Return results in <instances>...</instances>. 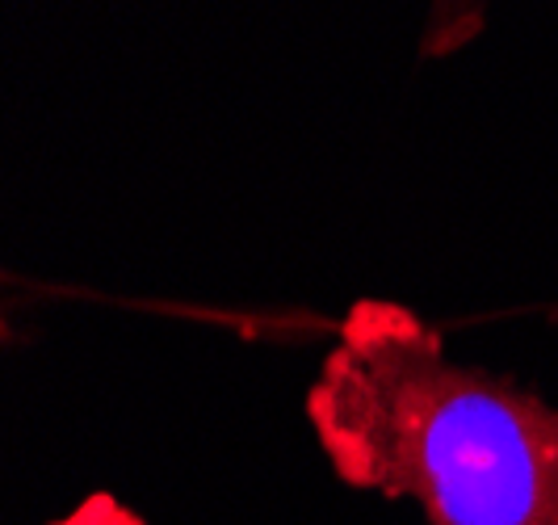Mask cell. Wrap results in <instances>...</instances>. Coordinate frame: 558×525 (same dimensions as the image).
Returning a JSON list of instances; mask_svg holds the SVG:
<instances>
[{
  "label": "cell",
  "instance_id": "cell-1",
  "mask_svg": "<svg viewBox=\"0 0 558 525\" xmlns=\"http://www.w3.org/2000/svg\"><path fill=\"white\" fill-rule=\"evenodd\" d=\"M303 408L344 488L424 525H558V404L453 358L412 307H349Z\"/></svg>",
  "mask_w": 558,
  "mask_h": 525
},
{
  "label": "cell",
  "instance_id": "cell-2",
  "mask_svg": "<svg viewBox=\"0 0 558 525\" xmlns=\"http://www.w3.org/2000/svg\"><path fill=\"white\" fill-rule=\"evenodd\" d=\"M492 0H428L424 29H420V56L449 59L466 51L487 26Z\"/></svg>",
  "mask_w": 558,
  "mask_h": 525
},
{
  "label": "cell",
  "instance_id": "cell-3",
  "mask_svg": "<svg viewBox=\"0 0 558 525\" xmlns=\"http://www.w3.org/2000/svg\"><path fill=\"white\" fill-rule=\"evenodd\" d=\"M47 525H147V522H143L131 504H122L113 492H88V497L76 500L68 513H59L56 522Z\"/></svg>",
  "mask_w": 558,
  "mask_h": 525
},
{
  "label": "cell",
  "instance_id": "cell-4",
  "mask_svg": "<svg viewBox=\"0 0 558 525\" xmlns=\"http://www.w3.org/2000/svg\"><path fill=\"white\" fill-rule=\"evenodd\" d=\"M9 336H13V324H9V311L0 307V349L9 345Z\"/></svg>",
  "mask_w": 558,
  "mask_h": 525
}]
</instances>
